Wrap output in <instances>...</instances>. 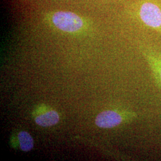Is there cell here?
<instances>
[{
	"label": "cell",
	"instance_id": "cell-1",
	"mask_svg": "<svg viewBox=\"0 0 161 161\" xmlns=\"http://www.w3.org/2000/svg\"><path fill=\"white\" fill-rule=\"evenodd\" d=\"M138 16L146 26L161 32V8L156 3L142 2L138 7Z\"/></svg>",
	"mask_w": 161,
	"mask_h": 161
},
{
	"label": "cell",
	"instance_id": "cell-2",
	"mask_svg": "<svg viewBox=\"0 0 161 161\" xmlns=\"http://www.w3.org/2000/svg\"><path fill=\"white\" fill-rule=\"evenodd\" d=\"M52 21L57 28L69 33L80 31L84 25L82 18L72 12H55L52 15Z\"/></svg>",
	"mask_w": 161,
	"mask_h": 161
},
{
	"label": "cell",
	"instance_id": "cell-3",
	"mask_svg": "<svg viewBox=\"0 0 161 161\" xmlns=\"http://www.w3.org/2000/svg\"><path fill=\"white\" fill-rule=\"evenodd\" d=\"M142 52L152 70L158 86L161 90V53L148 46H142Z\"/></svg>",
	"mask_w": 161,
	"mask_h": 161
},
{
	"label": "cell",
	"instance_id": "cell-4",
	"mask_svg": "<svg viewBox=\"0 0 161 161\" xmlns=\"http://www.w3.org/2000/svg\"><path fill=\"white\" fill-rule=\"evenodd\" d=\"M122 115L115 110H106L97 116L95 122L97 127L109 129L117 127L123 122Z\"/></svg>",
	"mask_w": 161,
	"mask_h": 161
},
{
	"label": "cell",
	"instance_id": "cell-5",
	"mask_svg": "<svg viewBox=\"0 0 161 161\" xmlns=\"http://www.w3.org/2000/svg\"><path fill=\"white\" fill-rule=\"evenodd\" d=\"M59 115L56 110H50L37 116L35 118L36 124L41 127H50L57 124L59 121Z\"/></svg>",
	"mask_w": 161,
	"mask_h": 161
},
{
	"label": "cell",
	"instance_id": "cell-6",
	"mask_svg": "<svg viewBox=\"0 0 161 161\" xmlns=\"http://www.w3.org/2000/svg\"><path fill=\"white\" fill-rule=\"evenodd\" d=\"M18 139L21 150L29 152L34 147V140L31 134L26 131H20L18 134Z\"/></svg>",
	"mask_w": 161,
	"mask_h": 161
}]
</instances>
